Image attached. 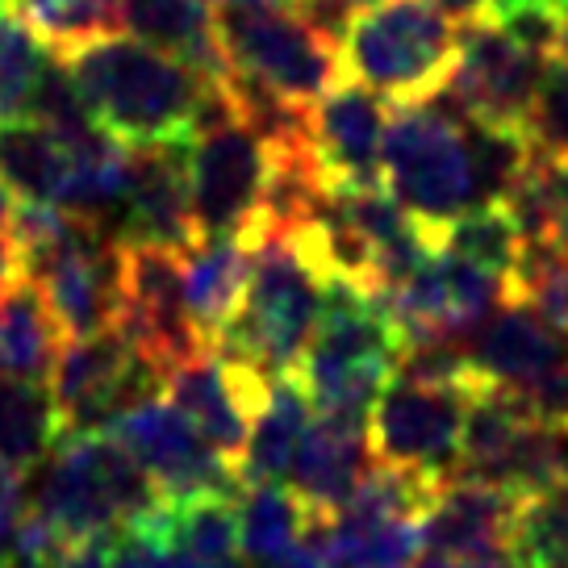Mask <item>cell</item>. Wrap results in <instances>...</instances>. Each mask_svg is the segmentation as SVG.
I'll return each mask as SVG.
<instances>
[{
  "label": "cell",
  "instance_id": "obj_1",
  "mask_svg": "<svg viewBox=\"0 0 568 568\" xmlns=\"http://www.w3.org/2000/svg\"><path fill=\"white\" fill-rule=\"evenodd\" d=\"M63 63L97 125L122 146L189 142L222 92V80L139 38H97Z\"/></svg>",
  "mask_w": 568,
  "mask_h": 568
},
{
  "label": "cell",
  "instance_id": "obj_2",
  "mask_svg": "<svg viewBox=\"0 0 568 568\" xmlns=\"http://www.w3.org/2000/svg\"><path fill=\"white\" fill-rule=\"evenodd\" d=\"M38 468L42 473H38L30 506L71 548L122 535L134 518L160 501L151 473L109 430L59 435V444Z\"/></svg>",
  "mask_w": 568,
  "mask_h": 568
},
{
  "label": "cell",
  "instance_id": "obj_3",
  "mask_svg": "<svg viewBox=\"0 0 568 568\" xmlns=\"http://www.w3.org/2000/svg\"><path fill=\"white\" fill-rule=\"evenodd\" d=\"M381 180L426 231L444 239L447 222L473 205H485L468 118L444 97L393 105L381 146Z\"/></svg>",
  "mask_w": 568,
  "mask_h": 568
},
{
  "label": "cell",
  "instance_id": "obj_4",
  "mask_svg": "<svg viewBox=\"0 0 568 568\" xmlns=\"http://www.w3.org/2000/svg\"><path fill=\"white\" fill-rule=\"evenodd\" d=\"M326 281L331 276L288 234L267 231L255 243L243 305L213 338V347L234 359H247L251 368L267 376L297 373L318 326Z\"/></svg>",
  "mask_w": 568,
  "mask_h": 568
},
{
  "label": "cell",
  "instance_id": "obj_5",
  "mask_svg": "<svg viewBox=\"0 0 568 568\" xmlns=\"http://www.w3.org/2000/svg\"><path fill=\"white\" fill-rule=\"evenodd\" d=\"M397 352L402 331L393 326L385 305L368 288L331 276L314 338L297 364V381L318 414L368 418L397 368Z\"/></svg>",
  "mask_w": 568,
  "mask_h": 568
},
{
  "label": "cell",
  "instance_id": "obj_6",
  "mask_svg": "<svg viewBox=\"0 0 568 568\" xmlns=\"http://www.w3.org/2000/svg\"><path fill=\"white\" fill-rule=\"evenodd\" d=\"M464 26L430 0H376L352 13L338 38L343 75L381 92L389 105H418L447 89Z\"/></svg>",
  "mask_w": 568,
  "mask_h": 568
},
{
  "label": "cell",
  "instance_id": "obj_7",
  "mask_svg": "<svg viewBox=\"0 0 568 568\" xmlns=\"http://www.w3.org/2000/svg\"><path fill=\"white\" fill-rule=\"evenodd\" d=\"M267 180H272V151L234 113L231 97L222 89L189 139V201H193L196 239L243 234L260 243Z\"/></svg>",
  "mask_w": 568,
  "mask_h": 568
},
{
  "label": "cell",
  "instance_id": "obj_8",
  "mask_svg": "<svg viewBox=\"0 0 568 568\" xmlns=\"http://www.w3.org/2000/svg\"><path fill=\"white\" fill-rule=\"evenodd\" d=\"M217 21V42L234 71L281 92L293 105L314 109L326 89L343 80V47L335 34L305 18L302 9L226 4Z\"/></svg>",
  "mask_w": 568,
  "mask_h": 568
},
{
  "label": "cell",
  "instance_id": "obj_9",
  "mask_svg": "<svg viewBox=\"0 0 568 568\" xmlns=\"http://www.w3.org/2000/svg\"><path fill=\"white\" fill-rule=\"evenodd\" d=\"M464 477L501 485L518 497L548 494L565 480V456L556 426L535 418L527 397L501 385H480L468 397L460 435Z\"/></svg>",
  "mask_w": 568,
  "mask_h": 568
},
{
  "label": "cell",
  "instance_id": "obj_10",
  "mask_svg": "<svg viewBox=\"0 0 568 568\" xmlns=\"http://www.w3.org/2000/svg\"><path fill=\"white\" fill-rule=\"evenodd\" d=\"M473 393L477 389L423 385L393 373L368 414L373 460L430 480H452L460 473V435Z\"/></svg>",
  "mask_w": 568,
  "mask_h": 568
},
{
  "label": "cell",
  "instance_id": "obj_11",
  "mask_svg": "<svg viewBox=\"0 0 568 568\" xmlns=\"http://www.w3.org/2000/svg\"><path fill=\"white\" fill-rule=\"evenodd\" d=\"M47 385L63 435H80V430H109L118 414L139 406L142 397L163 393V376L113 326L97 335L63 338Z\"/></svg>",
  "mask_w": 568,
  "mask_h": 568
},
{
  "label": "cell",
  "instance_id": "obj_12",
  "mask_svg": "<svg viewBox=\"0 0 568 568\" xmlns=\"http://www.w3.org/2000/svg\"><path fill=\"white\" fill-rule=\"evenodd\" d=\"M122 331L134 352L168 381L180 364L213 347L189 314L180 251L122 239Z\"/></svg>",
  "mask_w": 568,
  "mask_h": 568
},
{
  "label": "cell",
  "instance_id": "obj_13",
  "mask_svg": "<svg viewBox=\"0 0 568 568\" xmlns=\"http://www.w3.org/2000/svg\"><path fill=\"white\" fill-rule=\"evenodd\" d=\"M109 435H118L139 464L151 473L155 489L163 497L184 494H243L239 464L226 460L217 447L196 430V423L172 397H142L139 406H130L109 423Z\"/></svg>",
  "mask_w": 568,
  "mask_h": 568
},
{
  "label": "cell",
  "instance_id": "obj_14",
  "mask_svg": "<svg viewBox=\"0 0 568 568\" xmlns=\"http://www.w3.org/2000/svg\"><path fill=\"white\" fill-rule=\"evenodd\" d=\"M551 54L535 51L494 21H473L460 34V59L452 68L447 105L480 125H527L531 97L544 80Z\"/></svg>",
  "mask_w": 568,
  "mask_h": 568
},
{
  "label": "cell",
  "instance_id": "obj_15",
  "mask_svg": "<svg viewBox=\"0 0 568 568\" xmlns=\"http://www.w3.org/2000/svg\"><path fill=\"white\" fill-rule=\"evenodd\" d=\"M163 389L226 460L239 464V456L247 452L251 423L267 402L272 376L251 368L247 359L205 347L196 359L180 364L176 373L163 381Z\"/></svg>",
  "mask_w": 568,
  "mask_h": 568
},
{
  "label": "cell",
  "instance_id": "obj_16",
  "mask_svg": "<svg viewBox=\"0 0 568 568\" xmlns=\"http://www.w3.org/2000/svg\"><path fill=\"white\" fill-rule=\"evenodd\" d=\"M389 101L359 80H338L326 89L310 109V130H314V151L326 172L331 193L347 189H373L381 180V146H385V125H389Z\"/></svg>",
  "mask_w": 568,
  "mask_h": 568
},
{
  "label": "cell",
  "instance_id": "obj_17",
  "mask_svg": "<svg viewBox=\"0 0 568 568\" xmlns=\"http://www.w3.org/2000/svg\"><path fill=\"white\" fill-rule=\"evenodd\" d=\"M125 243H155L189 251L196 243L193 201H189V142L130 146V180L122 201Z\"/></svg>",
  "mask_w": 568,
  "mask_h": 568
},
{
  "label": "cell",
  "instance_id": "obj_18",
  "mask_svg": "<svg viewBox=\"0 0 568 568\" xmlns=\"http://www.w3.org/2000/svg\"><path fill=\"white\" fill-rule=\"evenodd\" d=\"M523 497L489 480L456 473L439 485L423 515V548L435 556H510Z\"/></svg>",
  "mask_w": 568,
  "mask_h": 568
},
{
  "label": "cell",
  "instance_id": "obj_19",
  "mask_svg": "<svg viewBox=\"0 0 568 568\" xmlns=\"http://www.w3.org/2000/svg\"><path fill=\"white\" fill-rule=\"evenodd\" d=\"M468 364L480 385L527 393L568 364V338L523 302H506L464 338Z\"/></svg>",
  "mask_w": 568,
  "mask_h": 568
},
{
  "label": "cell",
  "instance_id": "obj_20",
  "mask_svg": "<svg viewBox=\"0 0 568 568\" xmlns=\"http://www.w3.org/2000/svg\"><path fill=\"white\" fill-rule=\"evenodd\" d=\"M368 468H373L368 418L314 409V423L288 464V489L310 506V515L331 518L343 510V501L355 494Z\"/></svg>",
  "mask_w": 568,
  "mask_h": 568
},
{
  "label": "cell",
  "instance_id": "obj_21",
  "mask_svg": "<svg viewBox=\"0 0 568 568\" xmlns=\"http://www.w3.org/2000/svg\"><path fill=\"white\" fill-rule=\"evenodd\" d=\"M125 531L142 535L160 548L184 551L193 560L226 565L239 560V497L226 494H184L163 497L139 515Z\"/></svg>",
  "mask_w": 568,
  "mask_h": 568
},
{
  "label": "cell",
  "instance_id": "obj_22",
  "mask_svg": "<svg viewBox=\"0 0 568 568\" xmlns=\"http://www.w3.org/2000/svg\"><path fill=\"white\" fill-rule=\"evenodd\" d=\"M251 260H255V243L243 239V234H205L189 251H180L189 314H193V322L210 343L222 335V326L243 305V293H247L251 281Z\"/></svg>",
  "mask_w": 568,
  "mask_h": 568
},
{
  "label": "cell",
  "instance_id": "obj_23",
  "mask_svg": "<svg viewBox=\"0 0 568 568\" xmlns=\"http://www.w3.org/2000/svg\"><path fill=\"white\" fill-rule=\"evenodd\" d=\"M118 18L130 38L176 54L210 80L226 75V54L217 42L210 0H118Z\"/></svg>",
  "mask_w": 568,
  "mask_h": 568
},
{
  "label": "cell",
  "instance_id": "obj_24",
  "mask_svg": "<svg viewBox=\"0 0 568 568\" xmlns=\"http://www.w3.org/2000/svg\"><path fill=\"white\" fill-rule=\"evenodd\" d=\"M310 423H314V402H310L305 385L297 381V373L272 376L267 402L260 406L255 423H251L247 452L239 456V477H243V485L288 477V464L297 456Z\"/></svg>",
  "mask_w": 568,
  "mask_h": 568
},
{
  "label": "cell",
  "instance_id": "obj_25",
  "mask_svg": "<svg viewBox=\"0 0 568 568\" xmlns=\"http://www.w3.org/2000/svg\"><path fill=\"white\" fill-rule=\"evenodd\" d=\"M63 331L47 310V297L30 276L13 281L0 293V376H26V381H47Z\"/></svg>",
  "mask_w": 568,
  "mask_h": 568
},
{
  "label": "cell",
  "instance_id": "obj_26",
  "mask_svg": "<svg viewBox=\"0 0 568 568\" xmlns=\"http://www.w3.org/2000/svg\"><path fill=\"white\" fill-rule=\"evenodd\" d=\"M0 176L26 205H59L71 176V151L34 118H4Z\"/></svg>",
  "mask_w": 568,
  "mask_h": 568
},
{
  "label": "cell",
  "instance_id": "obj_27",
  "mask_svg": "<svg viewBox=\"0 0 568 568\" xmlns=\"http://www.w3.org/2000/svg\"><path fill=\"white\" fill-rule=\"evenodd\" d=\"M310 506L281 480H255L239 494V551L255 568H272L314 527Z\"/></svg>",
  "mask_w": 568,
  "mask_h": 568
},
{
  "label": "cell",
  "instance_id": "obj_28",
  "mask_svg": "<svg viewBox=\"0 0 568 568\" xmlns=\"http://www.w3.org/2000/svg\"><path fill=\"white\" fill-rule=\"evenodd\" d=\"M63 426L47 381L0 376V460L30 473L51 456Z\"/></svg>",
  "mask_w": 568,
  "mask_h": 568
},
{
  "label": "cell",
  "instance_id": "obj_29",
  "mask_svg": "<svg viewBox=\"0 0 568 568\" xmlns=\"http://www.w3.org/2000/svg\"><path fill=\"white\" fill-rule=\"evenodd\" d=\"M13 9L59 59L122 30L118 0H13Z\"/></svg>",
  "mask_w": 568,
  "mask_h": 568
},
{
  "label": "cell",
  "instance_id": "obj_30",
  "mask_svg": "<svg viewBox=\"0 0 568 568\" xmlns=\"http://www.w3.org/2000/svg\"><path fill=\"white\" fill-rule=\"evenodd\" d=\"M54 51L30 30V21L13 9V0H0V122L26 118L42 71L51 68Z\"/></svg>",
  "mask_w": 568,
  "mask_h": 568
},
{
  "label": "cell",
  "instance_id": "obj_31",
  "mask_svg": "<svg viewBox=\"0 0 568 568\" xmlns=\"http://www.w3.org/2000/svg\"><path fill=\"white\" fill-rule=\"evenodd\" d=\"M515 302L535 310L551 331L568 338V247L560 243H523L515 272H510Z\"/></svg>",
  "mask_w": 568,
  "mask_h": 568
},
{
  "label": "cell",
  "instance_id": "obj_32",
  "mask_svg": "<svg viewBox=\"0 0 568 568\" xmlns=\"http://www.w3.org/2000/svg\"><path fill=\"white\" fill-rule=\"evenodd\" d=\"M510 556L518 568H568V485L523 497Z\"/></svg>",
  "mask_w": 568,
  "mask_h": 568
},
{
  "label": "cell",
  "instance_id": "obj_33",
  "mask_svg": "<svg viewBox=\"0 0 568 568\" xmlns=\"http://www.w3.org/2000/svg\"><path fill=\"white\" fill-rule=\"evenodd\" d=\"M444 247L510 276L518 255H523V234H518L515 217L506 213L501 201H485V205L464 210L456 222H447Z\"/></svg>",
  "mask_w": 568,
  "mask_h": 568
},
{
  "label": "cell",
  "instance_id": "obj_34",
  "mask_svg": "<svg viewBox=\"0 0 568 568\" xmlns=\"http://www.w3.org/2000/svg\"><path fill=\"white\" fill-rule=\"evenodd\" d=\"M523 130H527V139H531V146L539 155L568 160V47L548 59Z\"/></svg>",
  "mask_w": 568,
  "mask_h": 568
},
{
  "label": "cell",
  "instance_id": "obj_35",
  "mask_svg": "<svg viewBox=\"0 0 568 568\" xmlns=\"http://www.w3.org/2000/svg\"><path fill=\"white\" fill-rule=\"evenodd\" d=\"M527 397V406L535 409V418H544L548 426L556 430H565L568 426V364L565 368H556L551 376H544L535 389L523 393Z\"/></svg>",
  "mask_w": 568,
  "mask_h": 568
},
{
  "label": "cell",
  "instance_id": "obj_36",
  "mask_svg": "<svg viewBox=\"0 0 568 568\" xmlns=\"http://www.w3.org/2000/svg\"><path fill=\"white\" fill-rule=\"evenodd\" d=\"M368 4H376V0H302L297 9H302V13L314 21V26H322L326 34L343 38V30H347L352 13L368 9Z\"/></svg>",
  "mask_w": 568,
  "mask_h": 568
},
{
  "label": "cell",
  "instance_id": "obj_37",
  "mask_svg": "<svg viewBox=\"0 0 568 568\" xmlns=\"http://www.w3.org/2000/svg\"><path fill=\"white\" fill-rule=\"evenodd\" d=\"M21 510H26V501H21V473L13 464L0 460V551H4L9 535L18 527Z\"/></svg>",
  "mask_w": 568,
  "mask_h": 568
},
{
  "label": "cell",
  "instance_id": "obj_38",
  "mask_svg": "<svg viewBox=\"0 0 568 568\" xmlns=\"http://www.w3.org/2000/svg\"><path fill=\"white\" fill-rule=\"evenodd\" d=\"M435 9H444L452 21H460V26H473V21H494L497 9L506 4V0H430Z\"/></svg>",
  "mask_w": 568,
  "mask_h": 568
},
{
  "label": "cell",
  "instance_id": "obj_39",
  "mask_svg": "<svg viewBox=\"0 0 568 568\" xmlns=\"http://www.w3.org/2000/svg\"><path fill=\"white\" fill-rule=\"evenodd\" d=\"M414 568H518L515 556H480V560H468V556H423Z\"/></svg>",
  "mask_w": 568,
  "mask_h": 568
},
{
  "label": "cell",
  "instance_id": "obj_40",
  "mask_svg": "<svg viewBox=\"0 0 568 568\" xmlns=\"http://www.w3.org/2000/svg\"><path fill=\"white\" fill-rule=\"evenodd\" d=\"M21 276H26V267H21L18 243L4 234V239H0V293H4L13 281H21Z\"/></svg>",
  "mask_w": 568,
  "mask_h": 568
},
{
  "label": "cell",
  "instance_id": "obj_41",
  "mask_svg": "<svg viewBox=\"0 0 568 568\" xmlns=\"http://www.w3.org/2000/svg\"><path fill=\"white\" fill-rule=\"evenodd\" d=\"M556 184H560V213H556V243L568 247V160H556Z\"/></svg>",
  "mask_w": 568,
  "mask_h": 568
},
{
  "label": "cell",
  "instance_id": "obj_42",
  "mask_svg": "<svg viewBox=\"0 0 568 568\" xmlns=\"http://www.w3.org/2000/svg\"><path fill=\"white\" fill-rule=\"evenodd\" d=\"M13 222H18V196H13V189L0 176V239L13 231Z\"/></svg>",
  "mask_w": 568,
  "mask_h": 568
},
{
  "label": "cell",
  "instance_id": "obj_43",
  "mask_svg": "<svg viewBox=\"0 0 568 568\" xmlns=\"http://www.w3.org/2000/svg\"><path fill=\"white\" fill-rule=\"evenodd\" d=\"M222 4H264V9H297L302 0H222Z\"/></svg>",
  "mask_w": 568,
  "mask_h": 568
},
{
  "label": "cell",
  "instance_id": "obj_44",
  "mask_svg": "<svg viewBox=\"0 0 568 568\" xmlns=\"http://www.w3.org/2000/svg\"><path fill=\"white\" fill-rule=\"evenodd\" d=\"M556 4H565V9H568V0H556Z\"/></svg>",
  "mask_w": 568,
  "mask_h": 568
}]
</instances>
